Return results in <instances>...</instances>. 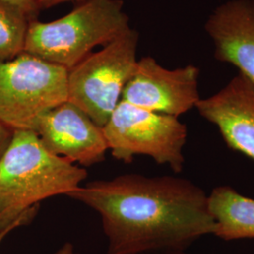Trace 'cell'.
Listing matches in <instances>:
<instances>
[{
  "label": "cell",
  "instance_id": "12",
  "mask_svg": "<svg viewBox=\"0 0 254 254\" xmlns=\"http://www.w3.org/2000/svg\"><path fill=\"white\" fill-rule=\"evenodd\" d=\"M29 22L24 11L0 0V63L24 52Z\"/></svg>",
  "mask_w": 254,
  "mask_h": 254
},
{
  "label": "cell",
  "instance_id": "5",
  "mask_svg": "<svg viewBox=\"0 0 254 254\" xmlns=\"http://www.w3.org/2000/svg\"><path fill=\"white\" fill-rule=\"evenodd\" d=\"M138 39L137 31L130 27L68 71V101L102 128L135 72Z\"/></svg>",
  "mask_w": 254,
  "mask_h": 254
},
{
  "label": "cell",
  "instance_id": "10",
  "mask_svg": "<svg viewBox=\"0 0 254 254\" xmlns=\"http://www.w3.org/2000/svg\"><path fill=\"white\" fill-rule=\"evenodd\" d=\"M205 31L215 58L236 66L254 83V0H229L213 10Z\"/></svg>",
  "mask_w": 254,
  "mask_h": 254
},
{
  "label": "cell",
  "instance_id": "15",
  "mask_svg": "<svg viewBox=\"0 0 254 254\" xmlns=\"http://www.w3.org/2000/svg\"><path fill=\"white\" fill-rule=\"evenodd\" d=\"M73 1H77V2H83L85 0H37V3L40 7V9H50L53 8L55 6H58L60 4H64L67 2H73Z\"/></svg>",
  "mask_w": 254,
  "mask_h": 254
},
{
  "label": "cell",
  "instance_id": "7",
  "mask_svg": "<svg viewBox=\"0 0 254 254\" xmlns=\"http://www.w3.org/2000/svg\"><path fill=\"white\" fill-rule=\"evenodd\" d=\"M199 75L200 70L194 65L170 70L153 58L145 57L137 61L122 100L178 118L196 108L200 100Z\"/></svg>",
  "mask_w": 254,
  "mask_h": 254
},
{
  "label": "cell",
  "instance_id": "9",
  "mask_svg": "<svg viewBox=\"0 0 254 254\" xmlns=\"http://www.w3.org/2000/svg\"><path fill=\"white\" fill-rule=\"evenodd\" d=\"M200 116L218 127L231 149L254 160V83L238 73L214 95L198 102Z\"/></svg>",
  "mask_w": 254,
  "mask_h": 254
},
{
  "label": "cell",
  "instance_id": "14",
  "mask_svg": "<svg viewBox=\"0 0 254 254\" xmlns=\"http://www.w3.org/2000/svg\"><path fill=\"white\" fill-rule=\"evenodd\" d=\"M12 135H13V131L9 129V127L0 123V157L8 148L9 142L12 138Z\"/></svg>",
  "mask_w": 254,
  "mask_h": 254
},
{
  "label": "cell",
  "instance_id": "1",
  "mask_svg": "<svg viewBox=\"0 0 254 254\" xmlns=\"http://www.w3.org/2000/svg\"><path fill=\"white\" fill-rule=\"evenodd\" d=\"M68 197L98 213L108 254L186 251L215 229L208 195L176 176L122 174L84 184Z\"/></svg>",
  "mask_w": 254,
  "mask_h": 254
},
{
  "label": "cell",
  "instance_id": "3",
  "mask_svg": "<svg viewBox=\"0 0 254 254\" xmlns=\"http://www.w3.org/2000/svg\"><path fill=\"white\" fill-rule=\"evenodd\" d=\"M123 0H85L62 18L29 22L24 52L70 71L130 28Z\"/></svg>",
  "mask_w": 254,
  "mask_h": 254
},
{
  "label": "cell",
  "instance_id": "18",
  "mask_svg": "<svg viewBox=\"0 0 254 254\" xmlns=\"http://www.w3.org/2000/svg\"><path fill=\"white\" fill-rule=\"evenodd\" d=\"M10 232H12V230H7V231H5V232H3V233L0 234V243L4 240V238L8 236Z\"/></svg>",
  "mask_w": 254,
  "mask_h": 254
},
{
  "label": "cell",
  "instance_id": "16",
  "mask_svg": "<svg viewBox=\"0 0 254 254\" xmlns=\"http://www.w3.org/2000/svg\"><path fill=\"white\" fill-rule=\"evenodd\" d=\"M54 254H77L74 250V247H73L72 243H65L64 245L62 246Z\"/></svg>",
  "mask_w": 254,
  "mask_h": 254
},
{
  "label": "cell",
  "instance_id": "4",
  "mask_svg": "<svg viewBox=\"0 0 254 254\" xmlns=\"http://www.w3.org/2000/svg\"><path fill=\"white\" fill-rule=\"evenodd\" d=\"M68 101V70L23 52L0 63V123L34 131L46 112Z\"/></svg>",
  "mask_w": 254,
  "mask_h": 254
},
{
  "label": "cell",
  "instance_id": "6",
  "mask_svg": "<svg viewBox=\"0 0 254 254\" xmlns=\"http://www.w3.org/2000/svg\"><path fill=\"white\" fill-rule=\"evenodd\" d=\"M109 150L119 161L131 163L136 155H148L173 173L184 169L188 128L179 119L141 109L121 100L103 127Z\"/></svg>",
  "mask_w": 254,
  "mask_h": 254
},
{
  "label": "cell",
  "instance_id": "2",
  "mask_svg": "<svg viewBox=\"0 0 254 254\" xmlns=\"http://www.w3.org/2000/svg\"><path fill=\"white\" fill-rule=\"evenodd\" d=\"M87 171L47 151L31 130H15L0 157V234L30 224L40 202L76 190Z\"/></svg>",
  "mask_w": 254,
  "mask_h": 254
},
{
  "label": "cell",
  "instance_id": "11",
  "mask_svg": "<svg viewBox=\"0 0 254 254\" xmlns=\"http://www.w3.org/2000/svg\"><path fill=\"white\" fill-rule=\"evenodd\" d=\"M208 208L215 222L213 236L225 241L254 238V199L221 186L209 194Z\"/></svg>",
  "mask_w": 254,
  "mask_h": 254
},
{
  "label": "cell",
  "instance_id": "8",
  "mask_svg": "<svg viewBox=\"0 0 254 254\" xmlns=\"http://www.w3.org/2000/svg\"><path fill=\"white\" fill-rule=\"evenodd\" d=\"M34 132L47 151L82 167L104 161L109 150L103 128L69 101L42 116Z\"/></svg>",
  "mask_w": 254,
  "mask_h": 254
},
{
  "label": "cell",
  "instance_id": "13",
  "mask_svg": "<svg viewBox=\"0 0 254 254\" xmlns=\"http://www.w3.org/2000/svg\"><path fill=\"white\" fill-rule=\"evenodd\" d=\"M17 7L26 13L30 21L37 20L41 9L37 3V0H2Z\"/></svg>",
  "mask_w": 254,
  "mask_h": 254
},
{
  "label": "cell",
  "instance_id": "17",
  "mask_svg": "<svg viewBox=\"0 0 254 254\" xmlns=\"http://www.w3.org/2000/svg\"><path fill=\"white\" fill-rule=\"evenodd\" d=\"M191 254L187 253L186 251H177V252H165V253H158V254Z\"/></svg>",
  "mask_w": 254,
  "mask_h": 254
}]
</instances>
